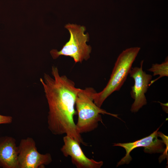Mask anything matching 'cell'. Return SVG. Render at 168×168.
<instances>
[{"mask_svg": "<svg viewBox=\"0 0 168 168\" xmlns=\"http://www.w3.org/2000/svg\"><path fill=\"white\" fill-rule=\"evenodd\" d=\"M158 102L160 103L161 104V106L162 109L163 110L166 112V113L168 112V103L166 104H164L160 102Z\"/></svg>", "mask_w": 168, "mask_h": 168, "instance_id": "7c38bea8", "label": "cell"}, {"mask_svg": "<svg viewBox=\"0 0 168 168\" xmlns=\"http://www.w3.org/2000/svg\"><path fill=\"white\" fill-rule=\"evenodd\" d=\"M65 27L69 31L70 37L69 41L64 45L59 51L53 49L50 54L54 59L61 55L72 58L75 63H82L83 60H87L90 57L91 47L86 44L89 40V35L84 32L86 28L84 26L68 23Z\"/></svg>", "mask_w": 168, "mask_h": 168, "instance_id": "277c9868", "label": "cell"}, {"mask_svg": "<svg viewBox=\"0 0 168 168\" xmlns=\"http://www.w3.org/2000/svg\"><path fill=\"white\" fill-rule=\"evenodd\" d=\"M143 63L142 60L141 62L140 67L132 68L129 73L134 81L130 92L131 96L134 100L130 109L132 113L138 112L147 104L145 94L149 87V85L152 76L143 70Z\"/></svg>", "mask_w": 168, "mask_h": 168, "instance_id": "52a82bcc", "label": "cell"}, {"mask_svg": "<svg viewBox=\"0 0 168 168\" xmlns=\"http://www.w3.org/2000/svg\"><path fill=\"white\" fill-rule=\"evenodd\" d=\"M18 146L13 138L0 137V166L3 168H18Z\"/></svg>", "mask_w": 168, "mask_h": 168, "instance_id": "9c48e42d", "label": "cell"}, {"mask_svg": "<svg viewBox=\"0 0 168 168\" xmlns=\"http://www.w3.org/2000/svg\"><path fill=\"white\" fill-rule=\"evenodd\" d=\"M153 73L154 76L159 75L158 77L155 80H152L149 85L150 86L158 80L164 77L168 76V59L166 57L165 61L161 64H152L151 67L148 70Z\"/></svg>", "mask_w": 168, "mask_h": 168, "instance_id": "30bf717a", "label": "cell"}, {"mask_svg": "<svg viewBox=\"0 0 168 168\" xmlns=\"http://www.w3.org/2000/svg\"><path fill=\"white\" fill-rule=\"evenodd\" d=\"M140 50L139 47H132L123 51L119 55L106 85L101 91L93 94L94 102L98 107L101 108L110 96L120 89L126 80Z\"/></svg>", "mask_w": 168, "mask_h": 168, "instance_id": "3957f363", "label": "cell"}, {"mask_svg": "<svg viewBox=\"0 0 168 168\" xmlns=\"http://www.w3.org/2000/svg\"><path fill=\"white\" fill-rule=\"evenodd\" d=\"M96 92L94 88L89 87L81 89L77 94L75 106L78 120L76 125L80 134L94 130L97 128L100 122L103 124L100 114L109 115L120 119L118 114L107 112L95 104L93 94Z\"/></svg>", "mask_w": 168, "mask_h": 168, "instance_id": "7a4b0ae2", "label": "cell"}, {"mask_svg": "<svg viewBox=\"0 0 168 168\" xmlns=\"http://www.w3.org/2000/svg\"><path fill=\"white\" fill-rule=\"evenodd\" d=\"M18 148V168H43L52 161L50 153L42 154L38 151L35 142L31 138L21 139Z\"/></svg>", "mask_w": 168, "mask_h": 168, "instance_id": "8992f818", "label": "cell"}, {"mask_svg": "<svg viewBox=\"0 0 168 168\" xmlns=\"http://www.w3.org/2000/svg\"><path fill=\"white\" fill-rule=\"evenodd\" d=\"M160 127H158L150 135L135 141L128 143H115L114 146H119L124 148L125 150V156L118 163L117 166L124 164H128L132 160L130 155L131 152L134 149L142 147H144L145 152L150 154L163 153L164 156L160 159L162 161L165 156L167 157L168 148H165V145L168 144V140L163 141L158 139V131Z\"/></svg>", "mask_w": 168, "mask_h": 168, "instance_id": "5b68a950", "label": "cell"}, {"mask_svg": "<svg viewBox=\"0 0 168 168\" xmlns=\"http://www.w3.org/2000/svg\"><path fill=\"white\" fill-rule=\"evenodd\" d=\"M12 118L11 116L0 114V124H10L12 123Z\"/></svg>", "mask_w": 168, "mask_h": 168, "instance_id": "8fae6325", "label": "cell"}, {"mask_svg": "<svg viewBox=\"0 0 168 168\" xmlns=\"http://www.w3.org/2000/svg\"><path fill=\"white\" fill-rule=\"evenodd\" d=\"M63 140L61 152L65 157L70 156L72 164L77 168H100L103 166V161H98L87 157L82 151L80 143L75 139L66 135Z\"/></svg>", "mask_w": 168, "mask_h": 168, "instance_id": "ba28073f", "label": "cell"}, {"mask_svg": "<svg viewBox=\"0 0 168 168\" xmlns=\"http://www.w3.org/2000/svg\"><path fill=\"white\" fill-rule=\"evenodd\" d=\"M53 77L44 73L40 78L49 107L47 123L49 129L53 134H66L80 144L86 145L78 131L74 120L77 114L75 102L81 89L65 75H60L58 68L52 66Z\"/></svg>", "mask_w": 168, "mask_h": 168, "instance_id": "6da1fadb", "label": "cell"}]
</instances>
